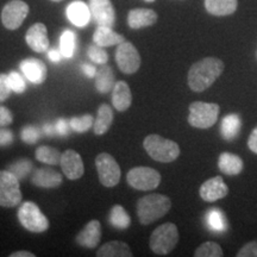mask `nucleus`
<instances>
[{"label": "nucleus", "instance_id": "nucleus-1", "mask_svg": "<svg viewBox=\"0 0 257 257\" xmlns=\"http://www.w3.org/2000/svg\"><path fill=\"white\" fill-rule=\"evenodd\" d=\"M224 72V62L217 57H205L192 64L187 82L194 92H204L210 88Z\"/></svg>", "mask_w": 257, "mask_h": 257}, {"label": "nucleus", "instance_id": "nucleus-2", "mask_svg": "<svg viewBox=\"0 0 257 257\" xmlns=\"http://www.w3.org/2000/svg\"><path fill=\"white\" fill-rule=\"evenodd\" d=\"M172 208V201L165 194L146 195L137 201V216L141 224L149 225L161 219Z\"/></svg>", "mask_w": 257, "mask_h": 257}, {"label": "nucleus", "instance_id": "nucleus-3", "mask_svg": "<svg viewBox=\"0 0 257 257\" xmlns=\"http://www.w3.org/2000/svg\"><path fill=\"white\" fill-rule=\"evenodd\" d=\"M143 147L148 155L161 163H170L180 156L179 144L160 135L147 136L144 138Z\"/></svg>", "mask_w": 257, "mask_h": 257}, {"label": "nucleus", "instance_id": "nucleus-4", "mask_svg": "<svg viewBox=\"0 0 257 257\" xmlns=\"http://www.w3.org/2000/svg\"><path fill=\"white\" fill-rule=\"evenodd\" d=\"M179 242V230L174 223H165L153 231L149 245L156 255L165 256L175 249Z\"/></svg>", "mask_w": 257, "mask_h": 257}, {"label": "nucleus", "instance_id": "nucleus-5", "mask_svg": "<svg viewBox=\"0 0 257 257\" xmlns=\"http://www.w3.org/2000/svg\"><path fill=\"white\" fill-rule=\"evenodd\" d=\"M219 105L214 102L194 101L189 105L188 123L197 128H210L217 123Z\"/></svg>", "mask_w": 257, "mask_h": 257}, {"label": "nucleus", "instance_id": "nucleus-6", "mask_svg": "<svg viewBox=\"0 0 257 257\" xmlns=\"http://www.w3.org/2000/svg\"><path fill=\"white\" fill-rule=\"evenodd\" d=\"M18 220L24 229L34 233L44 232L49 229L48 218L32 201H25L21 205L18 210Z\"/></svg>", "mask_w": 257, "mask_h": 257}, {"label": "nucleus", "instance_id": "nucleus-7", "mask_svg": "<svg viewBox=\"0 0 257 257\" xmlns=\"http://www.w3.org/2000/svg\"><path fill=\"white\" fill-rule=\"evenodd\" d=\"M126 181L137 191H153L161 184V174L150 167H135L128 170Z\"/></svg>", "mask_w": 257, "mask_h": 257}, {"label": "nucleus", "instance_id": "nucleus-8", "mask_svg": "<svg viewBox=\"0 0 257 257\" xmlns=\"http://www.w3.org/2000/svg\"><path fill=\"white\" fill-rule=\"evenodd\" d=\"M95 167L99 181L105 187H114L120 181L121 170L117 161L110 154L101 153L95 157Z\"/></svg>", "mask_w": 257, "mask_h": 257}, {"label": "nucleus", "instance_id": "nucleus-9", "mask_svg": "<svg viewBox=\"0 0 257 257\" xmlns=\"http://www.w3.org/2000/svg\"><path fill=\"white\" fill-rule=\"evenodd\" d=\"M21 201L19 180L9 170H0V206L16 207Z\"/></svg>", "mask_w": 257, "mask_h": 257}, {"label": "nucleus", "instance_id": "nucleus-10", "mask_svg": "<svg viewBox=\"0 0 257 257\" xmlns=\"http://www.w3.org/2000/svg\"><path fill=\"white\" fill-rule=\"evenodd\" d=\"M115 62L118 68L124 74L136 73L141 67V55L131 42L124 41L123 43L118 44L115 51Z\"/></svg>", "mask_w": 257, "mask_h": 257}, {"label": "nucleus", "instance_id": "nucleus-11", "mask_svg": "<svg viewBox=\"0 0 257 257\" xmlns=\"http://www.w3.org/2000/svg\"><path fill=\"white\" fill-rule=\"evenodd\" d=\"M29 15V5L23 0H11L3 8L2 23L8 30H17Z\"/></svg>", "mask_w": 257, "mask_h": 257}, {"label": "nucleus", "instance_id": "nucleus-12", "mask_svg": "<svg viewBox=\"0 0 257 257\" xmlns=\"http://www.w3.org/2000/svg\"><path fill=\"white\" fill-rule=\"evenodd\" d=\"M91 16L98 27L112 28L115 22V12L111 0H89Z\"/></svg>", "mask_w": 257, "mask_h": 257}, {"label": "nucleus", "instance_id": "nucleus-13", "mask_svg": "<svg viewBox=\"0 0 257 257\" xmlns=\"http://www.w3.org/2000/svg\"><path fill=\"white\" fill-rule=\"evenodd\" d=\"M199 194L204 201L214 202L229 194V187L225 184L221 176H214L201 185Z\"/></svg>", "mask_w": 257, "mask_h": 257}, {"label": "nucleus", "instance_id": "nucleus-14", "mask_svg": "<svg viewBox=\"0 0 257 257\" xmlns=\"http://www.w3.org/2000/svg\"><path fill=\"white\" fill-rule=\"evenodd\" d=\"M61 168L63 174L69 180H78L81 178L85 173L82 157L79 155L75 150H66L61 156Z\"/></svg>", "mask_w": 257, "mask_h": 257}, {"label": "nucleus", "instance_id": "nucleus-15", "mask_svg": "<svg viewBox=\"0 0 257 257\" xmlns=\"http://www.w3.org/2000/svg\"><path fill=\"white\" fill-rule=\"evenodd\" d=\"M25 41L28 46L36 53H44L49 48L47 27L43 23H36L29 28L25 35Z\"/></svg>", "mask_w": 257, "mask_h": 257}, {"label": "nucleus", "instance_id": "nucleus-16", "mask_svg": "<svg viewBox=\"0 0 257 257\" xmlns=\"http://www.w3.org/2000/svg\"><path fill=\"white\" fill-rule=\"evenodd\" d=\"M101 239V225L99 220H91L76 236V243L86 249H94Z\"/></svg>", "mask_w": 257, "mask_h": 257}, {"label": "nucleus", "instance_id": "nucleus-17", "mask_svg": "<svg viewBox=\"0 0 257 257\" xmlns=\"http://www.w3.org/2000/svg\"><path fill=\"white\" fill-rule=\"evenodd\" d=\"M19 68L25 75L29 81L32 83L44 82L47 79V66L38 59H27L23 60L19 64Z\"/></svg>", "mask_w": 257, "mask_h": 257}, {"label": "nucleus", "instance_id": "nucleus-18", "mask_svg": "<svg viewBox=\"0 0 257 257\" xmlns=\"http://www.w3.org/2000/svg\"><path fill=\"white\" fill-rule=\"evenodd\" d=\"M31 182L41 188H57L62 184V175L49 167H42L35 170Z\"/></svg>", "mask_w": 257, "mask_h": 257}, {"label": "nucleus", "instance_id": "nucleus-19", "mask_svg": "<svg viewBox=\"0 0 257 257\" xmlns=\"http://www.w3.org/2000/svg\"><path fill=\"white\" fill-rule=\"evenodd\" d=\"M157 22V14L150 9H134L127 14V25L134 30L152 27Z\"/></svg>", "mask_w": 257, "mask_h": 257}, {"label": "nucleus", "instance_id": "nucleus-20", "mask_svg": "<svg viewBox=\"0 0 257 257\" xmlns=\"http://www.w3.org/2000/svg\"><path fill=\"white\" fill-rule=\"evenodd\" d=\"M112 104L114 108L119 112L126 111L133 104V94L131 89L125 81L115 82L113 89H112Z\"/></svg>", "mask_w": 257, "mask_h": 257}, {"label": "nucleus", "instance_id": "nucleus-21", "mask_svg": "<svg viewBox=\"0 0 257 257\" xmlns=\"http://www.w3.org/2000/svg\"><path fill=\"white\" fill-rule=\"evenodd\" d=\"M67 17L76 27H86L92 17L91 10L83 2L76 0V2L70 3L67 8Z\"/></svg>", "mask_w": 257, "mask_h": 257}, {"label": "nucleus", "instance_id": "nucleus-22", "mask_svg": "<svg viewBox=\"0 0 257 257\" xmlns=\"http://www.w3.org/2000/svg\"><path fill=\"white\" fill-rule=\"evenodd\" d=\"M218 167L223 174L227 176H236L242 173L244 162L238 155L231 153H221L218 159Z\"/></svg>", "mask_w": 257, "mask_h": 257}, {"label": "nucleus", "instance_id": "nucleus-23", "mask_svg": "<svg viewBox=\"0 0 257 257\" xmlns=\"http://www.w3.org/2000/svg\"><path fill=\"white\" fill-rule=\"evenodd\" d=\"M93 41H94L95 44L104 48L118 46V44L123 43L125 38L112 30V28L110 27H98L94 31V35H93Z\"/></svg>", "mask_w": 257, "mask_h": 257}, {"label": "nucleus", "instance_id": "nucleus-24", "mask_svg": "<svg viewBox=\"0 0 257 257\" xmlns=\"http://www.w3.org/2000/svg\"><path fill=\"white\" fill-rule=\"evenodd\" d=\"M238 8L237 0H205V9L208 14L217 17L230 16Z\"/></svg>", "mask_w": 257, "mask_h": 257}, {"label": "nucleus", "instance_id": "nucleus-25", "mask_svg": "<svg viewBox=\"0 0 257 257\" xmlns=\"http://www.w3.org/2000/svg\"><path fill=\"white\" fill-rule=\"evenodd\" d=\"M95 88L101 94L111 92L115 85V78L113 69L107 64H102L101 68L96 70L95 74Z\"/></svg>", "mask_w": 257, "mask_h": 257}, {"label": "nucleus", "instance_id": "nucleus-26", "mask_svg": "<svg viewBox=\"0 0 257 257\" xmlns=\"http://www.w3.org/2000/svg\"><path fill=\"white\" fill-rule=\"evenodd\" d=\"M112 123H113V111L111 110L110 105L101 104L98 108V114H96L94 125H93V131L96 136H101V135L107 133Z\"/></svg>", "mask_w": 257, "mask_h": 257}, {"label": "nucleus", "instance_id": "nucleus-27", "mask_svg": "<svg viewBox=\"0 0 257 257\" xmlns=\"http://www.w3.org/2000/svg\"><path fill=\"white\" fill-rule=\"evenodd\" d=\"M98 257H131L130 246L121 240H112V242L105 243L96 252Z\"/></svg>", "mask_w": 257, "mask_h": 257}, {"label": "nucleus", "instance_id": "nucleus-28", "mask_svg": "<svg viewBox=\"0 0 257 257\" xmlns=\"http://www.w3.org/2000/svg\"><path fill=\"white\" fill-rule=\"evenodd\" d=\"M240 130V119L237 114H229L221 121V136L224 140H233Z\"/></svg>", "mask_w": 257, "mask_h": 257}, {"label": "nucleus", "instance_id": "nucleus-29", "mask_svg": "<svg viewBox=\"0 0 257 257\" xmlns=\"http://www.w3.org/2000/svg\"><path fill=\"white\" fill-rule=\"evenodd\" d=\"M110 223L118 230H126L131 224V218L120 205H114L110 213Z\"/></svg>", "mask_w": 257, "mask_h": 257}, {"label": "nucleus", "instance_id": "nucleus-30", "mask_svg": "<svg viewBox=\"0 0 257 257\" xmlns=\"http://www.w3.org/2000/svg\"><path fill=\"white\" fill-rule=\"evenodd\" d=\"M61 156H62V154H61L57 149H55V148H51V147L42 146L40 148H37L36 150L37 161L44 163V165H49V166L60 165Z\"/></svg>", "mask_w": 257, "mask_h": 257}, {"label": "nucleus", "instance_id": "nucleus-31", "mask_svg": "<svg viewBox=\"0 0 257 257\" xmlns=\"http://www.w3.org/2000/svg\"><path fill=\"white\" fill-rule=\"evenodd\" d=\"M9 172H11L19 181L27 178L34 170V163L28 159H19L9 166Z\"/></svg>", "mask_w": 257, "mask_h": 257}, {"label": "nucleus", "instance_id": "nucleus-32", "mask_svg": "<svg viewBox=\"0 0 257 257\" xmlns=\"http://www.w3.org/2000/svg\"><path fill=\"white\" fill-rule=\"evenodd\" d=\"M76 46V36L73 31L66 30L61 35L60 40V50L62 53L63 57L66 59H70L74 55Z\"/></svg>", "mask_w": 257, "mask_h": 257}, {"label": "nucleus", "instance_id": "nucleus-33", "mask_svg": "<svg viewBox=\"0 0 257 257\" xmlns=\"http://www.w3.org/2000/svg\"><path fill=\"white\" fill-rule=\"evenodd\" d=\"M195 257H221L224 256L223 249L216 242H205L199 245L194 252Z\"/></svg>", "mask_w": 257, "mask_h": 257}, {"label": "nucleus", "instance_id": "nucleus-34", "mask_svg": "<svg viewBox=\"0 0 257 257\" xmlns=\"http://www.w3.org/2000/svg\"><path fill=\"white\" fill-rule=\"evenodd\" d=\"M94 120L95 119L93 118L92 114H83L80 115V117H73L72 119L69 120V123L73 131L82 134L88 131L89 128L94 125Z\"/></svg>", "mask_w": 257, "mask_h": 257}, {"label": "nucleus", "instance_id": "nucleus-35", "mask_svg": "<svg viewBox=\"0 0 257 257\" xmlns=\"http://www.w3.org/2000/svg\"><path fill=\"white\" fill-rule=\"evenodd\" d=\"M207 224L214 231H224L226 229V221L219 210H211L208 212Z\"/></svg>", "mask_w": 257, "mask_h": 257}, {"label": "nucleus", "instance_id": "nucleus-36", "mask_svg": "<svg viewBox=\"0 0 257 257\" xmlns=\"http://www.w3.org/2000/svg\"><path fill=\"white\" fill-rule=\"evenodd\" d=\"M87 54H88L89 59H91L93 62H95L98 64H105L108 60L107 53L102 49V47L98 46V44H94V46L88 47Z\"/></svg>", "mask_w": 257, "mask_h": 257}, {"label": "nucleus", "instance_id": "nucleus-37", "mask_svg": "<svg viewBox=\"0 0 257 257\" xmlns=\"http://www.w3.org/2000/svg\"><path fill=\"white\" fill-rule=\"evenodd\" d=\"M40 137H41L40 128H37L36 126H31V125L24 126L21 133L22 141L28 144H35L36 142H38Z\"/></svg>", "mask_w": 257, "mask_h": 257}, {"label": "nucleus", "instance_id": "nucleus-38", "mask_svg": "<svg viewBox=\"0 0 257 257\" xmlns=\"http://www.w3.org/2000/svg\"><path fill=\"white\" fill-rule=\"evenodd\" d=\"M10 86H11L12 92L16 93H23L27 89V83L23 76L18 72H11L8 75Z\"/></svg>", "mask_w": 257, "mask_h": 257}, {"label": "nucleus", "instance_id": "nucleus-39", "mask_svg": "<svg viewBox=\"0 0 257 257\" xmlns=\"http://www.w3.org/2000/svg\"><path fill=\"white\" fill-rule=\"evenodd\" d=\"M11 93L12 88L11 86H10L8 75H6V74H0V102L9 99Z\"/></svg>", "mask_w": 257, "mask_h": 257}, {"label": "nucleus", "instance_id": "nucleus-40", "mask_svg": "<svg viewBox=\"0 0 257 257\" xmlns=\"http://www.w3.org/2000/svg\"><path fill=\"white\" fill-rule=\"evenodd\" d=\"M237 257H257V240L244 244L237 252Z\"/></svg>", "mask_w": 257, "mask_h": 257}, {"label": "nucleus", "instance_id": "nucleus-41", "mask_svg": "<svg viewBox=\"0 0 257 257\" xmlns=\"http://www.w3.org/2000/svg\"><path fill=\"white\" fill-rule=\"evenodd\" d=\"M14 121V114L5 106H0V126H9Z\"/></svg>", "mask_w": 257, "mask_h": 257}, {"label": "nucleus", "instance_id": "nucleus-42", "mask_svg": "<svg viewBox=\"0 0 257 257\" xmlns=\"http://www.w3.org/2000/svg\"><path fill=\"white\" fill-rule=\"evenodd\" d=\"M14 133L9 128H0V147H9L14 143Z\"/></svg>", "mask_w": 257, "mask_h": 257}, {"label": "nucleus", "instance_id": "nucleus-43", "mask_svg": "<svg viewBox=\"0 0 257 257\" xmlns=\"http://www.w3.org/2000/svg\"><path fill=\"white\" fill-rule=\"evenodd\" d=\"M55 128H56V134L60 135V136H68L69 131L72 130L70 127V123L64 118H60L59 120L55 123Z\"/></svg>", "mask_w": 257, "mask_h": 257}, {"label": "nucleus", "instance_id": "nucleus-44", "mask_svg": "<svg viewBox=\"0 0 257 257\" xmlns=\"http://www.w3.org/2000/svg\"><path fill=\"white\" fill-rule=\"evenodd\" d=\"M248 147L253 154H257V126L250 134L248 140Z\"/></svg>", "mask_w": 257, "mask_h": 257}, {"label": "nucleus", "instance_id": "nucleus-45", "mask_svg": "<svg viewBox=\"0 0 257 257\" xmlns=\"http://www.w3.org/2000/svg\"><path fill=\"white\" fill-rule=\"evenodd\" d=\"M82 72L85 73V75L87 76V78H94L95 74H96V69L94 66H92V64H88V63H85L82 64Z\"/></svg>", "mask_w": 257, "mask_h": 257}, {"label": "nucleus", "instance_id": "nucleus-46", "mask_svg": "<svg viewBox=\"0 0 257 257\" xmlns=\"http://www.w3.org/2000/svg\"><path fill=\"white\" fill-rule=\"evenodd\" d=\"M48 57L53 61V62H60L61 60H62V53H61V50H57V49H51L49 50V53H48Z\"/></svg>", "mask_w": 257, "mask_h": 257}, {"label": "nucleus", "instance_id": "nucleus-47", "mask_svg": "<svg viewBox=\"0 0 257 257\" xmlns=\"http://www.w3.org/2000/svg\"><path fill=\"white\" fill-rule=\"evenodd\" d=\"M43 133L46 134L47 136H54V135L56 134L55 124H51V123L44 124V126H43Z\"/></svg>", "mask_w": 257, "mask_h": 257}, {"label": "nucleus", "instance_id": "nucleus-48", "mask_svg": "<svg viewBox=\"0 0 257 257\" xmlns=\"http://www.w3.org/2000/svg\"><path fill=\"white\" fill-rule=\"evenodd\" d=\"M34 252H30V251H24V250H22V251H16V252H12L10 257H35Z\"/></svg>", "mask_w": 257, "mask_h": 257}, {"label": "nucleus", "instance_id": "nucleus-49", "mask_svg": "<svg viewBox=\"0 0 257 257\" xmlns=\"http://www.w3.org/2000/svg\"><path fill=\"white\" fill-rule=\"evenodd\" d=\"M146 2H148V3H154V2H155V0H146Z\"/></svg>", "mask_w": 257, "mask_h": 257}, {"label": "nucleus", "instance_id": "nucleus-50", "mask_svg": "<svg viewBox=\"0 0 257 257\" xmlns=\"http://www.w3.org/2000/svg\"><path fill=\"white\" fill-rule=\"evenodd\" d=\"M51 2H55V3H59V2H62V0H51Z\"/></svg>", "mask_w": 257, "mask_h": 257}, {"label": "nucleus", "instance_id": "nucleus-51", "mask_svg": "<svg viewBox=\"0 0 257 257\" xmlns=\"http://www.w3.org/2000/svg\"><path fill=\"white\" fill-rule=\"evenodd\" d=\"M256 55H257V53H256Z\"/></svg>", "mask_w": 257, "mask_h": 257}]
</instances>
